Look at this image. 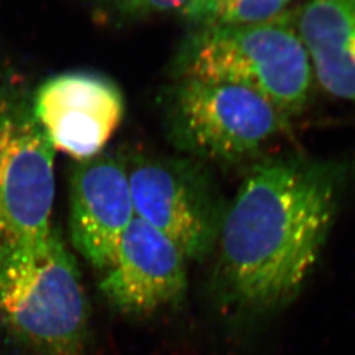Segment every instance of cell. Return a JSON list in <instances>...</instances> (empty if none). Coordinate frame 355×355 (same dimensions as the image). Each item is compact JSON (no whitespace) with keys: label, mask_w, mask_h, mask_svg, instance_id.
Masks as SVG:
<instances>
[{"label":"cell","mask_w":355,"mask_h":355,"mask_svg":"<svg viewBox=\"0 0 355 355\" xmlns=\"http://www.w3.org/2000/svg\"><path fill=\"white\" fill-rule=\"evenodd\" d=\"M135 217L125 161L102 153L76 164L70 178L69 227L85 259L108 270Z\"/></svg>","instance_id":"8"},{"label":"cell","mask_w":355,"mask_h":355,"mask_svg":"<svg viewBox=\"0 0 355 355\" xmlns=\"http://www.w3.org/2000/svg\"><path fill=\"white\" fill-rule=\"evenodd\" d=\"M127 171L136 217L162 232L186 258L198 259L209 252L223 216L198 166L184 159L136 155L128 161Z\"/></svg>","instance_id":"6"},{"label":"cell","mask_w":355,"mask_h":355,"mask_svg":"<svg viewBox=\"0 0 355 355\" xmlns=\"http://www.w3.org/2000/svg\"><path fill=\"white\" fill-rule=\"evenodd\" d=\"M0 321L42 354H82L89 304L76 258L57 229L37 243L0 239Z\"/></svg>","instance_id":"3"},{"label":"cell","mask_w":355,"mask_h":355,"mask_svg":"<svg viewBox=\"0 0 355 355\" xmlns=\"http://www.w3.org/2000/svg\"><path fill=\"white\" fill-rule=\"evenodd\" d=\"M54 153L32 96L0 74V239L29 245L51 233Z\"/></svg>","instance_id":"5"},{"label":"cell","mask_w":355,"mask_h":355,"mask_svg":"<svg viewBox=\"0 0 355 355\" xmlns=\"http://www.w3.org/2000/svg\"><path fill=\"white\" fill-rule=\"evenodd\" d=\"M352 159L268 158L242 182L218 229V282L239 308L267 312L290 303L318 262Z\"/></svg>","instance_id":"1"},{"label":"cell","mask_w":355,"mask_h":355,"mask_svg":"<svg viewBox=\"0 0 355 355\" xmlns=\"http://www.w3.org/2000/svg\"><path fill=\"white\" fill-rule=\"evenodd\" d=\"M174 74L252 89L287 117L304 110L315 78L290 12L250 26L192 29L177 53Z\"/></svg>","instance_id":"2"},{"label":"cell","mask_w":355,"mask_h":355,"mask_svg":"<svg viewBox=\"0 0 355 355\" xmlns=\"http://www.w3.org/2000/svg\"><path fill=\"white\" fill-rule=\"evenodd\" d=\"M295 24L320 85L355 103V0H306Z\"/></svg>","instance_id":"10"},{"label":"cell","mask_w":355,"mask_h":355,"mask_svg":"<svg viewBox=\"0 0 355 355\" xmlns=\"http://www.w3.org/2000/svg\"><path fill=\"white\" fill-rule=\"evenodd\" d=\"M32 105L54 150L78 162L102 154L125 114L124 95L114 80L82 70L46 79Z\"/></svg>","instance_id":"7"},{"label":"cell","mask_w":355,"mask_h":355,"mask_svg":"<svg viewBox=\"0 0 355 355\" xmlns=\"http://www.w3.org/2000/svg\"><path fill=\"white\" fill-rule=\"evenodd\" d=\"M171 139L192 155L237 162L253 157L286 128V114L252 89L178 79L167 104Z\"/></svg>","instance_id":"4"},{"label":"cell","mask_w":355,"mask_h":355,"mask_svg":"<svg viewBox=\"0 0 355 355\" xmlns=\"http://www.w3.org/2000/svg\"><path fill=\"white\" fill-rule=\"evenodd\" d=\"M292 0H191L180 16L192 29L250 26L287 12Z\"/></svg>","instance_id":"11"},{"label":"cell","mask_w":355,"mask_h":355,"mask_svg":"<svg viewBox=\"0 0 355 355\" xmlns=\"http://www.w3.org/2000/svg\"><path fill=\"white\" fill-rule=\"evenodd\" d=\"M191 0H91L98 11L120 21H139L164 13H179Z\"/></svg>","instance_id":"12"},{"label":"cell","mask_w":355,"mask_h":355,"mask_svg":"<svg viewBox=\"0 0 355 355\" xmlns=\"http://www.w3.org/2000/svg\"><path fill=\"white\" fill-rule=\"evenodd\" d=\"M186 255L168 237L135 217L101 283L110 304L146 315L178 302L187 288Z\"/></svg>","instance_id":"9"}]
</instances>
